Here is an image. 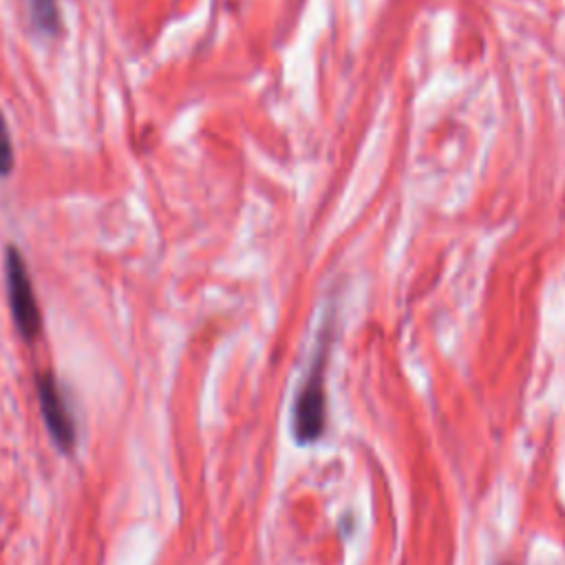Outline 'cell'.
<instances>
[{"label": "cell", "mask_w": 565, "mask_h": 565, "mask_svg": "<svg viewBox=\"0 0 565 565\" xmlns=\"http://www.w3.org/2000/svg\"><path fill=\"white\" fill-rule=\"evenodd\" d=\"M35 388H38V402L42 417L46 422V428L55 441V446L62 452H71L75 446V424L73 417L66 408V402L60 393V386L53 377V373H40L35 377Z\"/></svg>", "instance_id": "cell-3"}, {"label": "cell", "mask_w": 565, "mask_h": 565, "mask_svg": "<svg viewBox=\"0 0 565 565\" xmlns=\"http://www.w3.org/2000/svg\"><path fill=\"white\" fill-rule=\"evenodd\" d=\"M31 20L40 33L53 35L60 29L57 0H29Z\"/></svg>", "instance_id": "cell-4"}, {"label": "cell", "mask_w": 565, "mask_h": 565, "mask_svg": "<svg viewBox=\"0 0 565 565\" xmlns=\"http://www.w3.org/2000/svg\"><path fill=\"white\" fill-rule=\"evenodd\" d=\"M4 276H7V296L11 305L13 320L24 340H33L40 333L42 318L33 296V285L22 254L15 247L7 249L4 256Z\"/></svg>", "instance_id": "cell-2"}, {"label": "cell", "mask_w": 565, "mask_h": 565, "mask_svg": "<svg viewBox=\"0 0 565 565\" xmlns=\"http://www.w3.org/2000/svg\"><path fill=\"white\" fill-rule=\"evenodd\" d=\"M13 168V143L9 137L7 121L0 113V174H9Z\"/></svg>", "instance_id": "cell-5"}, {"label": "cell", "mask_w": 565, "mask_h": 565, "mask_svg": "<svg viewBox=\"0 0 565 565\" xmlns=\"http://www.w3.org/2000/svg\"><path fill=\"white\" fill-rule=\"evenodd\" d=\"M327 395H324V351H320L294 402V437L298 444H311L324 433Z\"/></svg>", "instance_id": "cell-1"}]
</instances>
